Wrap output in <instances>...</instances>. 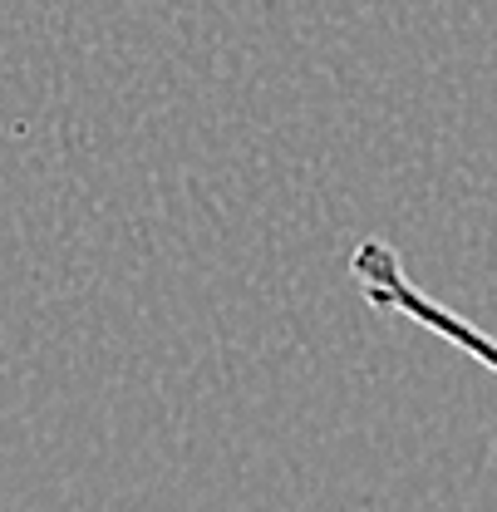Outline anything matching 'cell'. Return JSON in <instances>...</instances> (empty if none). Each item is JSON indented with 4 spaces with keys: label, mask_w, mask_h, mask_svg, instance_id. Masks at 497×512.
Segmentation results:
<instances>
[{
    "label": "cell",
    "mask_w": 497,
    "mask_h": 512,
    "mask_svg": "<svg viewBox=\"0 0 497 512\" xmlns=\"http://www.w3.org/2000/svg\"><path fill=\"white\" fill-rule=\"evenodd\" d=\"M355 281H360V291L370 296L379 311H399L404 320H419V325H429L434 335H443L448 345H463L483 370H493V345H488V335L483 330H473V325H463V320H453V311H443L438 301H429L424 291H414L409 286V276H404V261L399 252L389 247V242H360L355 247Z\"/></svg>",
    "instance_id": "6da1fadb"
}]
</instances>
